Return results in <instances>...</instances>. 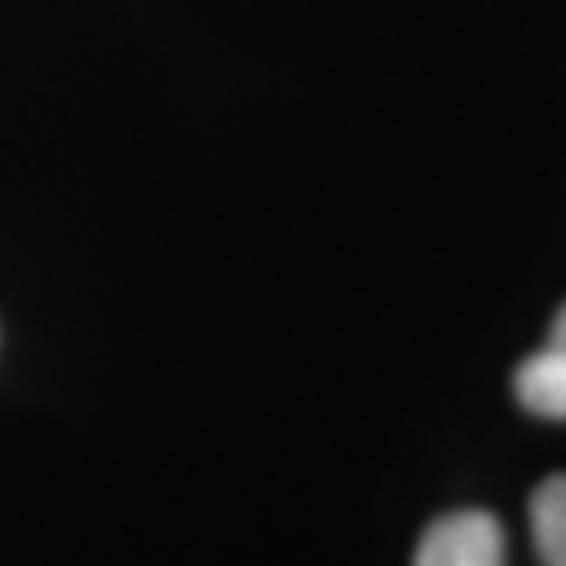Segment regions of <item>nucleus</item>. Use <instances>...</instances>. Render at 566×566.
Wrapping results in <instances>:
<instances>
[{"label":"nucleus","instance_id":"nucleus-1","mask_svg":"<svg viewBox=\"0 0 566 566\" xmlns=\"http://www.w3.org/2000/svg\"><path fill=\"white\" fill-rule=\"evenodd\" d=\"M413 566H504V530L490 512H450L424 530Z\"/></svg>","mask_w":566,"mask_h":566},{"label":"nucleus","instance_id":"nucleus-2","mask_svg":"<svg viewBox=\"0 0 566 566\" xmlns=\"http://www.w3.org/2000/svg\"><path fill=\"white\" fill-rule=\"evenodd\" d=\"M512 388L526 413L566 420V304L552 318L548 340L515 369Z\"/></svg>","mask_w":566,"mask_h":566},{"label":"nucleus","instance_id":"nucleus-3","mask_svg":"<svg viewBox=\"0 0 566 566\" xmlns=\"http://www.w3.org/2000/svg\"><path fill=\"white\" fill-rule=\"evenodd\" d=\"M530 530L545 566H566V475H548L530 497Z\"/></svg>","mask_w":566,"mask_h":566}]
</instances>
